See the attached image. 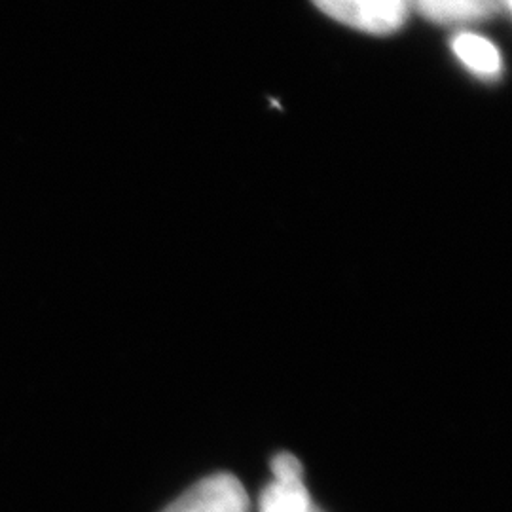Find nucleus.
Listing matches in <instances>:
<instances>
[{
	"instance_id": "nucleus-1",
	"label": "nucleus",
	"mask_w": 512,
	"mask_h": 512,
	"mask_svg": "<svg viewBox=\"0 0 512 512\" xmlns=\"http://www.w3.org/2000/svg\"><path fill=\"white\" fill-rule=\"evenodd\" d=\"M329 18L370 35H389L403 27L412 0H313Z\"/></svg>"
},
{
	"instance_id": "nucleus-2",
	"label": "nucleus",
	"mask_w": 512,
	"mask_h": 512,
	"mask_svg": "<svg viewBox=\"0 0 512 512\" xmlns=\"http://www.w3.org/2000/svg\"><path fill=\"white\" fill-rule=\"evenodd\" d=\"M251 499L238 478L228 473L207 476L164 512H249Z\"/></svg>"
},
{
	"instance_id": "nucleus-3",
	"label": "nucleus",
	"mask_w": 512,
	"mask_h": 512,
	"mask_svg": "<svg viewBox=\"0 0 512 512\" xmlns=\"http://www.w3.org/2000/svg\"><path fill=\"white\" fill-rule=\"evenodd\" d=\"M512 0H412L421 14L435 23L456 25L473 23L509 12Z\"/></svg>"
},
{
	"instance_id": "nucleus-4",
	"label": "nucleus",
	"mask_w": 512,
	"mask_h": 512,
	"mask_svg": "<svg viewBox=\"0 0 512 512\" xmlns=\"http://www.w3.org/2000/svg\"><path fill=\"white\" fill-rule=\"evenodd\" d=\"M452 48L459 61L478 76L494 78L503 69L501 54L488 38L478 37L473 33H461L454 38Z\"/></svg>"
},
{
	"instance_id": "nucleus-5",
	"label": "nucleus",
	"mask_w": 512,
	"mask_h": 512,
	"mask_svg": "<svg viewBox=\"0 0 512 512\" xmlns=\"http://www.w3.org/2000/svg\"><path fill=\"white\" fill-rule=\"evenodd\" d=\"M260 512H321L302 482H272L260 495Z\"/></svg>"
},
{
	"instance_id": "nucleus-6",
	"label": "nucleus",
	"mask_w": 512,
	"mask_h": 512,
	"mask_svg": "<svg viewBox=\"0 0 512 512\" xmlns=\"http://www.w3.org/2000/svg\"><path fill=\"white\" fill-rule=\"evenodd\" d=\"M274 482H302V463L289 452H281L272 459Z\"/></svg>"
}]
</instances>
